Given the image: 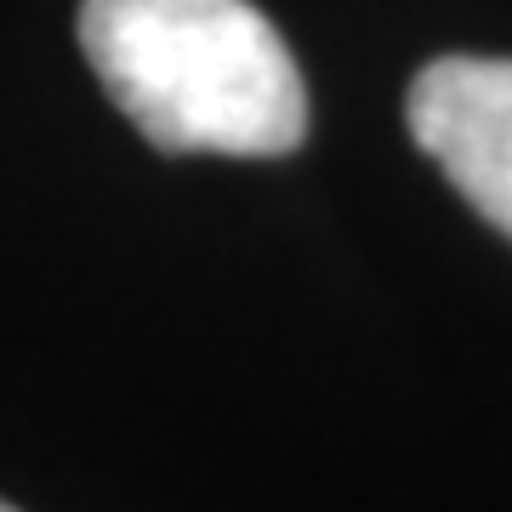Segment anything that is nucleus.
Wrapping results in <instances>:
<instances>
[{
  "instance_id": "f257e3e1",
  "label": "nucleus",
  "mask_w": 512,
  "mask_h": 512,
  "mask_svg": "<svg viewBox=\"0 0 512 512\" xmlns=\"http://www.w3.org/2000/svg\"><path fill=\"white\" fill-rule=\"evenodd\" d=\"M80 52L165 154L274 160L308 137V86L251 0H80Z\"/></svg>"
},
{
  "instance_id": "f03ea898",
  "label": "nucleus",
  "mask_w": 512,
  "mask_h": 512,
  "mask_svg": "<svg viewBox=\"0 0 512 512\" xmlns=\"http://www.w3.org/2000/svg\"><path fill=\"white\" fill-rule=\"evenodd\" d=\"M410 137L478 217L512 239V57H439L410 80Z\"/></svg>"
},
{
  "instance_id": "7ed1b4c3",
  "label": "nucleus",
  "mask_w": 512,
  "mask_h": 512,
  "mask_svg": "<svg viewBox=\"0 0 512 512\" xmlns=\"http://www.w3.org/2000/svg\"><path fill=\"white\" fill-rule=\"evenodd\" d=\"M0 512H12V507H6V501H0Z\"/></svg>"
}]
</instances>
